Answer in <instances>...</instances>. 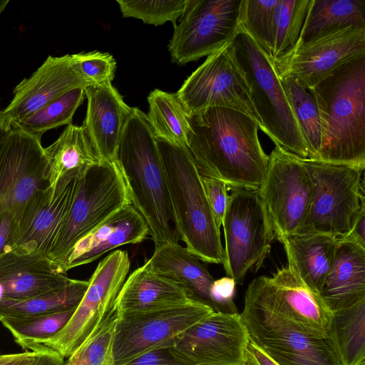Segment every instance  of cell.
Listing matches in <instances>:
<instances>
[{
  "label": "cell",
  "mask_w": 365,
  "mask_h": 365,
  "mask_svg": "<svg viewBox=\"0 0 365 365\" xmlns=\"http://www.w3.org/2000/svg\"><path fill=\"white\" fill-rule=\"evenodd\" d=\"M9 0H0V14L4 11Z\"/></svg>",
  "instance_id": "f907efd6"
},
{
  "label": "cell",
  "mask_w": 365,
  "mask_h": 365,
  "mask_svg": "<svg viewBox=\"0 0 365 365\" xmlns=\"http://www.w3.org/2000/svg\"><path fill=\"white\" fill-rule=\"evenodd\" d=\"M214 312L193 300L159 310L118 314L113 344L115 364L123 365L150 351L171 347L182 333Z\"/></svg>",
  "instance_id": "5bb4252c"
},
{
  "label": "cell",
  "mask_w": 365,
  "mask_h": 365,
  "mask_svg": "<svg viewBox=\"0 0 365 365\" xmlns=\"http://www.w3.org/2000/svg\"><path fill=\"white\" fill-rule=\"evenodd\" d=\"M235 286V280L230 277H224L213 282L210 290V299L215 312L228 314H239L233 301Z\"/></svg>",
  "instance_id": "60d3db41"
},
{
  "label": "cell",
  "mask_w": 365,
  "mask_h": 365,
  "mask_svg": "<svg viewBox=\"0 0 365 365\" xmlns=\"http://www.w3.org/2000/svg\"><path fill=\"white\" fill-rule=\"evenodd\" d=\"M84 91L87 108L82 126L101 162L113 161L133 108L112 82L90 85Z\"/></svg>",
  "instance_id": "44dd1931"
},
{
  "label": "cell",
  "mask_w": 365,
  "mask_h": 365,
  "mask_svg": "<svg viewBox=\"0 0 365 365\" xmlns=\"http://www.w3.org/2000/svg\"><path fill=\"white\" fill-rule=\"evenodd\" d=\"M57 272L46 256L0 255V302L21 300L65 287L73 281Z\"/></svg>",
  "instance_id": "603a6c76"
},
{
  "label": "cell",
  "mask_w": 365,
  "mask_h": 365,
  "mask_svg": "<svg viewBox=\"0 0 365 365\" xmlns=\"http://www.w3.org/2000/svg\"><path fill=\"white\" fill-rule=\"evenodd\" d=\"M312 178L309 212L297 233L346 237L365 206L361 168L299 156Z\"/></svg>",
  "instance_id": "52a82bcc"
},
{
  "label": "cell",
  "mask_w": 365,
  "mask_h": 365,
  "mask_svg": "<svg viewBox=\"0 0 365 365\" xmlns=\"http://www.w3.org/2000/svg\"><path fill=\"white\" fill-rule=\"evenodd\" d=\"M279 80L307 145L308 158L317 159L322 145V128L319 111L314 93L294 77H283Z\"/></svg>",
  "instance_id": "d6a6232c"
},
{
  "label": "cell",
  "mask_w": 365,
  "mask_h": 365,
  "mask_svg": "<svg viewBox=\"0 0 365 365\" xmlns=\"http://www.w3.org/2000/svg\"><path fill=\"white\" fill-rule=\"evenodd\" d=\"M245 300L301 333L330 336L332 313L319 295L306 287L288 266L278 269L272 277L254 279L247 287Z\"/></svg>",
  "instance_id": "9c48e42d"
},
{
  "label": "cell",
  "mask_w": 365,
  "mask_h": 365,
  "mask_svg": "<svg viewBox=\"0 0 365 365\" xmlns=\"http://www.w3.org/2000/svg\"><path fill=\"white\" fill-rule=\"evenodd\" d=\"M11 129V126L7 123L1 110H0V152Z\"/></svg>",
  "instance_id": "681fc988"
},
{
  "label": "cell",
  "mask_w": 365,
  "mask_h": 365,
  "mask_svg": "<svg viewBox=\"0 0 365 365\" xmlns=\"http://www.w3.org/2000/svg\"><path fill=\"white\" fill-rule=\"evenodd\" d=\"M177 232L186 248L204 262H223L224 249L203 188L187 148L158 140Z\"/></svg>",
  "instance_id": "277c9868"
},
{
  "label": "cell",
  "mask_w": 365,
  "mask_h": 365,
  "mask_svg": "<svg viewBox=\"0 0 365 365\" xmlns=\"http://www.w3.org/2000/svg\"><path fill=\"white\" fill-rule=\"evenodd\" d=\"M248 342L240 314L214 312L182 333L170 349L184 365H246Z\"/></svg>",
  "instance_id": "e0dca14e"
},
{
  "label": "cell",
  "mask_w": 365,
  "mask_h": 365,
  "mask_svg": "<svg viewBox=\"0 0 365 365\" xmlns=\"http://www.w3.org/2000/svg\"><path fill=\"white\" fill-rule=\"evenodd\" d=\"M205 193L215 218L217 226L220 228L227 203V186L222 180L201 175Z\"/></svg>",
  "instance_id": "b9f144b4"
},
{
  "label": "cell",
  "mask_w": 365,
  "mask_h": 365,
  "mask_svg": "<svg viewBox=\"0 0 365 365\" xmlns=\"http://www.w3.org/2000/svg\"><path fill=\"white\" fill-rule=\"evenodd\" d=\"M80 178L66 175L54 188L48 186L26 202L19 215L11 251L47 257L73 203Z\"/></svg>",
  "instance_id": "d6986e66"
},
{
  "label": "cell",
  "mask_w": 365,
  "mask_h": 365,
  "mask_svg": "<svg viewBox=\"0 0 365 365\" xmlns=\"http://www.w3.org/2000/svg\"><path fill=\"white\" fill-rule=\"evenodd\" d=\"M130 267L128 252L118 250L104 257L88 280V287L73 314L44 346L63 359L69 357L93 334L113 308Z\"/></svg>",
  "instance_id": "7c38bea8"
},
{
  "label": "cell",
  "mask_w": 365,
  "mask_h": 365,
  "mask_svg": "<svg viewBox=\"0 0 365 365\" xmlns=\"http://www.w3.org/2000/svg\"><path fill=\"white\" fill-rule=\"evenodd\" d=\"M240 318L249 340L278 365H341L331 336L301 333L245 300Z\"/></svg>",
  "instance_id": "9a60e30c"
},
{
  "label": "cell",
  "mask_w": 365,
  "mask_h": 365,
  "mask_svg": "<svg viewBox=\"0 0 365 365\" xmlns=\"http://www.w3.org/2000/svg\"><path fill=\"white\" fill-rule=\"evenodd\" d=\"M186 0H117L123 17H133L144 23L154 26L164 24L167 21L176 26L177 20L183 13Z\"/></svg>",
  "instance_id": "f35d334b"
},
{
  "label": "cell",
  "mask_w": 365,
  "mask_h": 365,
  "mask_svg": "<svg viewBox=\"0 0 365 365\" xmlns=\"http://www.w3.org/2000/svg\"><path fill=\"white\" fill-rule=\"evenodd\" d=\"M257 191L277 239L299 231L309 212L313 185L299 156L275 145Z\"/></svg>",
  "instance_id": "30bf717a"
},
{
  "label": "cell",
  "mask_w": 365,
  "mask_h": 365,
  "mask_svg": "<svg viewBox=\"0 0 365 365\" xmlns=\"http://www.w3.org/2000/svg\"><path fill=\"white\" fill-rule=\"evenodd\" d=\"M85 97L83 88L71 90L24 118L11 128L41 137L50 129L72 124L73 115Z\"/></svg>",
  "instance_id": "e575fe53"
},
{
  "label": "cell",
  "mask_w": 365,
  "mask_h": 365,
  "mask_svg": "<svg viewBox=\"0 0 365 365\" xmlns=\"http://www.w3.org/2000/svg\"><path fill=\"white\" fill-rule=\"evenodd\" d=\"M90 85L93 84L78 72L71 55L48 56L30 77L14 88L13 99L1 112L12 128L69 91Z\"/></svg>",
  "instance_id": "ffe728a7"
},
{
  "label": "cell",
  "mask_w": 365,
  "mask_h": 365,
  "mask_svg": "<svg viewBox=\"0 0 365 365\" xmlns=\"http://www.w3.org/2000/svg\"><path fill=\"white\" fill-rule=\"evenodd\" d=\"M277 0H242L240 25L254 41L269 56L274 9Z\"/></svg>",
  "instance_id": "74e56055"
},
{
  "label": "cell",
  "mask_w": 365,
  "mask_h": 365,
  "mask_svg": "<svg viewBox=\"0 0 365 365\" xmlns=\"http://www.w3.org/2000/svg\"><path fill=\"white\" fill-rule=\"evenodd\" d=\"M155 247L152 257L144 265L184 287L194 300L212 307L210 290L215 279L207 265L178 242H165Z\"/></svg>",
  "instance_id": "4316f807"
},
{
  "label": "cell",
  "mask_w": 365,
  "mask_h": 365,
  "mask_svg": "<svg viewBox=\"0 0 365 365\" xmlns=\"http://www.w3.org/2000/svg\"><path fill=\"white\" fill-rule=\"evenodd\" d=\"M351 26L365 27V0H310L295 46Z\"/></svg>",
  "instance_id": "f1b7e54d"
},
{
  "label": "cell",
  "mask_w": 365,
  "mask_h": 365,
  "mask_svg": "<svg viewBox=\"0 0 365 365\" xmlns=\"http://www.w3.org/2000/svg\"><path fill=\"white\" fill-rule=\"evenodd\" d=\"M63 361H63L60 362V363H59V364H58L57 365H63Z\"/></svg>",
  "instance_id": "816d5d0a"
},
{
  "label": "cell",
  "mask_w": 365,
  "mask_h": 365,
  "mask_svg": "<svg viewBox=\"0 0 365 365\" xmlns=\"http://www.w3.org/2000/svg\"><path fill=\"white\" fill-rule=\"evenodd\" d=\"M231 49L262 120V130L276 145L308 158L307 145L270 57L242 27L231 42Z\"/></svg>",
  "instance_id": "5b68a950"
},
{
  "label": "cell",
  "mask_w": 365,
  "mask_h": 365,
  "mask_svg": "<svg viewBox=\"0 0 365 365\" xmlns=\"http://www.w3.org/2000/svg\"><path fill=\"white\" fill-rule=\"evenodd\" d=\"M148 102L147 118L156 139L187 148L188 114L176 93L155 89Z\"/></svg>",
  "instance_id": "4dcf8cb0"
},
{
  "label": "cell",
  "mask_w": 365,
  "mask_h": 365,
  "mask_svg": "<svg viewBox=\"0 0 365 365\" xmlns=\"http://www.w3.org/2000/svg\"><path fill=\"white\" fill-rule=\"evenodd\" d=\"M231 42L209 55L175 93L188 115L210 107L228 108L249 115L262 130L247 81L233 57Z\"/></svg>",
  "instance_id": "4fadbf2b"
},
{
  "label": "cell",
  "mask_w": 365,
  "mask_h": 365,
  "mask_svg": "<svg viewBox=\"0 0 365 365\" xmlns=\"http://www.w3.org/2000/svg\"><path fill=\"white\" fill-rule=\"evenodd\" d=\"M115 160L125 178L132 205L145 220L155 246L178 242L166 175L147 115L133 108Z\"/></svg>",
  "instance_id": "7a4b0ae2"
},
{
  "label": "cell",
  "mask_w": 365,
  "mask_h": 365,
  "mask_svg": "<svg viewBox=\"0 0 365 365\" xmlns=\"http://www.w3.org/2000/svg\"><path fill=\"white\" fill-rule=\"evenodd\" d=\"M0 354H1V350H0Z\"/></svg>",
  "instance_id": "f5cc1de1"
},
{
  "label": "cell",
  "mask_w": 365,
  "mask_h": 365,
  "mask_svg": "<svg viewBox=\"0 0 365 365\" xmlns=\"http://www.w3.org/2000/svg\"><path fill=\"white\" fill-rule=\"evenodd\" d=\"M49 166V186L68 175L81 178L88 168L101 162L83 127L68 125L58 138L44 148Z\"/></svg>",
  "instance_id": "83f0119b"
},
{
  "label": "cell",
  "mask_w": 365,
  "mask_h": 365,
  "mask_svg": "<svg viewBox=\"0 0 365 365\" xmlns=\"http://www.w3.org/2000/svg\"><path fill=\"white\" fill-rule=\"evenodd\" d=\"M330 336L341 365H365V299L332 313Z\"/></svg>",
  "instance_id": "f546056e"
},
{
  "label": "cell",
  "mask_w": 365,
  "mask_h": 365,
  "mask_svg": "<svg viewBox=\"0 0 365 365\" xmlns=\"http://www.w3.org/2000/svg\"><path fill=\"white\" fill-rule=\"evenodd\" d=\"M319 295L331 313L365 299V247L338 238L331 267Z\"/></svg>",
  "instance_id": "cb8c5ba5"
},
{
  "label": "cell",
  "mask_w": 365,
  "mask_h": 365,
  "mask_svg": "<svg viewBox=\"0 0 365 365\" xmlns=\"http://www.w3.org/2000/svg\"><path fill=\"white\" fill-rule=\"evenodd\" d=\"M88 281L73 279L63 287L21 300L0 302V319L6 317H29L76 309Z\"/></svg>",
  "instance_id": "1f68e13d"
},
{
  "label": "cell",
  "mask_w": 365,
  "mask_h": 365,
  "mask_svg": "<svg viewBox=\"0 0 365 365\" xmlns=\"http://www.w3.org/2000/svg\"><path fill=\"white\" fill-rule=\"evenodd\" d=\"M131 204L125 178L115 160L101 162L88 168L79 180L73 203L47 255L53 268L60 272L79 240L115 212Z\"/></svg>",
  "instance_id": "8992f818"
},
{
  "label": "cell",
  "mask_w": 365,
  "mask_h": 365,
  "mask_svg": "<svg viewBox=\"0 0 365 365\" xmlns=\"http://www.w3.org/2000/svg\"><path fill=\"white\" fill-rule=\"evenodd\" d=\"M76 309L29 317H6L0 322L13 335L15 341L26 350H32L61 331Z\"/></svg>",
  "instance_id": "836d02e7"
},
{
  "label": "cell",
  "mask_w": 365,
  "mask_h": 365,
  "mask_svg": "<svg viewBox=\"0 0 365 365\" xmlns=\"http://www.w3.org/2000/svg\"><path fill=\"white\" fill-rule=\"evenodd\" d=\"M123 365H184L175 355L170 347L144 353Z\"/></svg>",
  "instance_id": "7bdbcfd3"
},
{
  "label": "cell",
  "mask_w": 365,
  "mask_h": 365,
  "mask_svg": "<svg viewBox=\"0 0 365 365\" xmlns=\"http://www.w3.org/2000/svg\"><path fill=\"white\" fill-rule=\"evenodd\" d=\"M246 365H278L250 340L246 348Z\"/></svg>",
  "instance_id": "7dc6e473"
},
{
  "label": "cell",
  "mask_w": 365,
  "mask_h": 365,
  "mask_svg": "<svg viewBox=\"0 0 365 365\" xmlns=\"http://www.w3.org/2000/svg\"><path fill=\"white\" fill-rule=\"evenodd\" d=\"M365 55V27L351 26L294 46L272 60L279 78L294 77L308 89L344 63Z\"/></svg>",
  "instance_id": "2e32d148"
},
{
  "label": "cell",
  "mask_w": 365,
  "mask_h": 365,
  "mask_svg": "<svg viewBox=\"0 0 365 365\" xmlns=\"http://www.w3.org/2000/svg\"><path fill=\"white\" fill-rule=\"evenodd\" d=\"M310 0H277L272 36V60L278 58L297 43Z\"/></svg>",
  "instance_id": "d590c367"
},
{
  "label": "cell",
  "mask_w": 365,
  "mask_h": 365,
  "mask_svg": "<svg viewBox=\"0 0 365 365\" xmlns=\"http://www.w3.org/2000/svg\"><path fill=\"white\" fill-rule=\"evenodd\" d=\"M365 247V206L363 207L349 233L344 237Z\"/></svg>",
  "instance_id": "bcb514c9"
},
{
  "label": "cell",
  "mask_w": 365,
  "mask_h": 365,
  "mask_svg": "<svg viewBox=\"0 0 365 365\" xmlns=\"http://www.w3.org/2000/svg\"><path fill=\"white\" fill-rule=\"evenodd\" d=\"M193 300L184 287L143 264L127 277L113 305L119 316H123L170 308Z\"/></svg>",
  "instance_id": "d4e9b609"
},
{
  "label": "cell",
  "mask_w": 365,
  "mask_h": 365,
  "mask_svg": "<svg viewBox=\"0 0 365 365\" xmlns=\"http://www.w3.org/2000/svg\"><path fill=\"white\" fill-rule=\"evenodd\" d=\"M48 178L41 137L11 128L0 153V215L21 209Z\"/></svg>",
  "instance_id": "ac0fdd59"
},
{
  "label": "cell",
  "mask_w": 365,
  "mask_h": 365,
  "mask_svg": "<svg viewBox=\"0 0 365 365\" xmlns=\"http://www.w3.org/2000/svg\"><path fill=\"white\" fill-rule=\"evenodd\" d=\"M187 149L201 175L232 190H258L269 160L258 138V123L231 108L210 107L188 115Z\"/></svg>",
  "instance_id": "6da1fadb"
},
{
  "label": "cell",
  "mask_w": 365,
  "mask_h": 365,
  "mask_svg": "<svg viewBox=\"0 0 365 365\" xmlns=\"http://www.w3.org/2000/svg\"><path fill=\"white\" fill-rule=\"evenodd\" d=\"M118 312L113 307L93 334L63 365H115L113 354L115 328Z\"/></svg>",
  "instance_id": "8d00e7d4"
},
{
  "label": "cell",
  "mask_w": 365,
  "mask_h": 365,
  "mask_svg": "<svg viewBox=\"0 0 365 365\" xmlns=\"http://www.w3.org/2000/svg\"><path fill=\"white\" fill-rule=\"evenodd\" d=\"M322 145L315 160L365 168V55L341 66L312 88Z\"/></svg>",
  "instance_id": "3957f363"
},
{
  "label": "cell",
  "mask_w": 365,
  "mask_h": 365,
  "mask_svg": "<svg viewBox=\"0 0 365 365\" xmlns=\"http://www.w3.org/2000/svg\"><path fill=\"white\" fill-rule=\"evenodd\" d=\"M71 56L78 72L91 84L112 82L116 61L110 53L92 51Z\"/></svg>",
  "instance_id": "ab89813d"
},
{
  "label": "cell",
  "mask_w": 365,
  "mask_h": 365,
  "mask_svg": "<svg viewBox=\"0 0 365 365\" xmlns=\"http://www.w3.org/2000/svg\"><path fill=\"white\" fill-rule=\"evenodd\" d=\"M278 240L286 252L288 267L319 294L331 267L338 238L324 234L295 233Z\"/></svg>",
  "instance_id": "484cf974"
},
{
  "label": "cell",
  "mask_w": 365,
  "mask_h": 365,
  "mask_svg": "<svg viewBox=\"0 0 365 365\" xmlns=\"http://www.w3.org/2000/svg\"><path fill=\"white\" fill-rule=\"evenodd\" d=\"M148 235L149 227L143 215L132 204L126 205L79 240L59 271L66 274L69 269L91 263L115 248L139 243Z\"/></svg>",
  "instance_id": "7402d4cb"
},
{
  "label": "cell",
  "mask_w": 365,
  "mask_h": 365,
  "mask_svg": "<svg viewBox=\"0 0 365 365\" xmlns=\"http://www.w3.org/2000/svg\"><path fill=\"white\" fill-rule=\"evenodd\" d=\"M46 347L39 345L37 349L17 354H0V365H36Z\"/></svg>",
  "instance_id": "f6af8a7d"
},
{
  "label": "cell",
  "mask_w": 365,
  "mask_h": 365,
  "mask_svg": "<svg viewBox=\"0 0 365 365\" xmlns=\"http://www.w3.org/2000/svg\"><path fill=\"white\" fill-rule=\"evenodd\" d=\"M242 0H186L168 49L178 65L209 56L240 31Z\"/></svg>",
  "instance_id": "8fae6325"
},
{
  "label": "cell",
  "mask_w": 365,
  "mask_h": 365,
  "mask_svg": "<svg viewBox=\"0 0 365 365\" xmlns=\"http://www.w3.org/2000/svg\"><path fill=\"white\" fill-rule=\"evenodd\" d=\"M22 208L0 215V255L11 250Z\"/></svg>",
  "instance_id": "ee69618b"
},
{
  "label": "cell",
  "mask_w": 365,
  "mask_h": 365,
  "mask_svg": "<svg viewBox=\"0 0 365 365\" xmlns=\"http://www.w3.org/2000/svg\"><path fill=\"white\" fill-rule=\"evenodd\" d=\"M222 225L225 242L222 264L227 277L242 284L250 268L261 267L275 237L258 191L232 190Z\"/></svg>",
  "instance_id": "ba28073f"
},
{
  "label": "cell",
  "mask_w": 365,
  "mask_h": 365,
  "mask_svg": "<svg viewBox=\"0 0 365 365\" xmlns=\"http://www.w3.org/2000/svg\"><path fill=\"white\" fill-rule=\"evenodd\" d=\"M64 359L56 351L46 347L36 365H57Z\"/></svg>",
  "instance_id": "c3c4849f"
}]
</instances>
